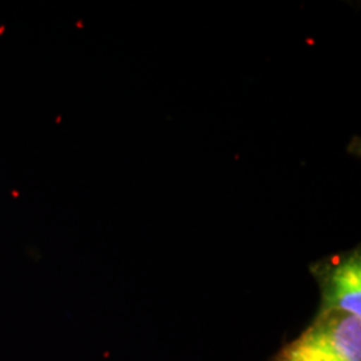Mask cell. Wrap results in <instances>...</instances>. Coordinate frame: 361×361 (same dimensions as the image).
I'll return each mask as SVG.
<instances>
[{
	"instance_id": "cell-1",
	"label": "cell",
	"mask_w": 361,
	"mask_h": 361,
	"mask_svg": "<svg viewBox=\"0 0 361 361\" xmlns=\"http://www.w3.org/2000/svg\"><path fill=\"white\" fill-rule=\"evenodd\" d=\"M274 361H361L360 317L320 310L313 323Z\"/></svg>"
},
{
	"instance_id": "cell-2",
	"label": "cell",
	"mask_w": 361,
	"mask_h": 361,
	"mask_svg": "<svg viewBox=\"0 0 361 361\" xmlns=\"http://www.w3.org/2000/svg\"><path fill=\"white\" fill-rule=\"evenodd\" d=\"M323 302L320 310H340L361 316V259L359 252L334 258L316 271Z\"/></svg>"
}]
</instances>
